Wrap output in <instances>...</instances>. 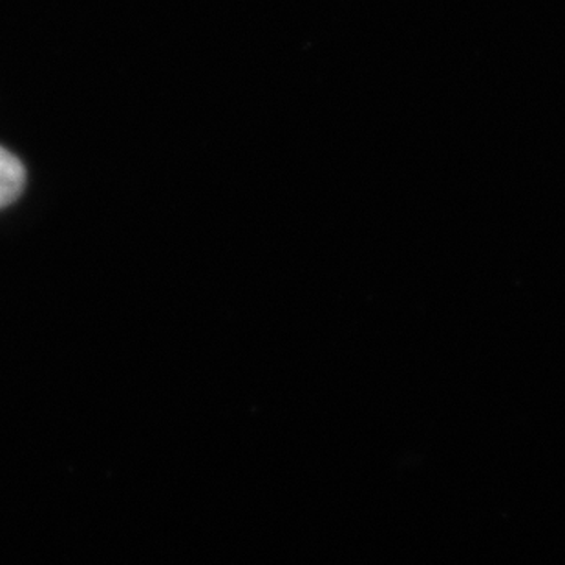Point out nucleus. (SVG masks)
Listing matches in <instances>:
<instances>
[{
  "instance_id": "obj_1",
  "label": "nucleus",
  "mask_w": 565,
  "mask_h": 565,
  "mask_svg": "<svg viewBox=\"0 0 565 565\" xmlns=\"http://www.w3.org/2000/svg\"><path fill=\"white\" fill-rule=\"evenodd\" d=\"M26 188V169L10 150L0 147V209L8 207Z\"/></svg>"
}]
</instances>
